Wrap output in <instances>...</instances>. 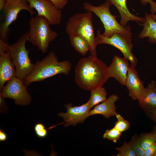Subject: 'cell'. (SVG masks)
Returning <instances> with one entry per match:
<instances>
[{
	"mask_svg": "<svg viewBox=\"0 0 156 156\" xmlns=\"http://www.w3.org/2000/svg\"><path fill=\"white\" fill-rule=\"evenodd\" d=\"M154 156H156V153L155 154V155Z\"/></svg>",
	"mask_w": 156,
	"mask_h": 156,
	"instance_id": "cell-37",
	"label": "cell"
},
{
	"mask_svg": "<svg viewBox=\"0 0 156 156\" xmlns=\"http://www.w3.org/2000/svg\"><path fill=\"white\" fill-rule=\"evenodd\" d=\"M129 142L137 156H144V150L141 145L139 136L135 134Z\"/></svg>",
	"mask_w": 156,
	"mask_h": 156,
	"instance_id": "cell-23",
	"label": "cell"
},
{
	"mask_svg": "<svg viewBox=\"0 0 156 156\" xmlns=\"http://www.w3.org/2000/svg\"><path fill=\"white\" fill-rule=\"evenodd\" d=\"M145 14L142 24L143 28L139 36L141 39L148 37V41L150 42L156 44V21L150 14L145 13Z\"/></svg>",
	"mask_w": 156,
	"mask_h": 156,
	"instance_id": "cell-18",
	"label": "cell"
},
{
	"mask_svg": "<svg viewBox=\"0 0 156 156\" xmlns=\"http://www.w3.org/2000/svg\"><path fill=\"white\" fill-rule=\"evenodd\" d=\"M156 153V142L144 150V156H154Z\"/></svg>",
	"mask_w": 156,
	"mask_h": 156,
	"instance_id": "cell-28",
	"label": "cell"
},
{
	"mask_svg": "<svg viewBox=\"0 0 156 156\" xmlns=\"http://www.w3.org/2000/svg\"><path fill=\"white\" fill-rule=\"evenodd\" d=\"M152 131L154 134L156 140V126H154L153 127Z\"/></svg>",
	"mask_w": 156,
	"mask_h": 156,
	"instance_id": "cell-35",
	"label": "cell"
},
{
	"mask_svg": "<svg viewBox=\"0 0 156 156\" xmlns=\"http://www.w3.org/2000/svg\"><path fill=\"white\" fill-rule=\"evenodd\" d=\"M109 0L119 11L121 16L120 24L123 26L126 27L127 22L130 21L144 22V18L137 16L130 12L126 4L127 0Z\"/></svg>",
	"mask_w": 156,
	"mask_h": 156,
	"instance_id": "cell-17",
	"label": "cell"
},
{
	"mask_svg": "<svg viewBox=\"0 0 156 156\" xmlns=\"http://www.w3.org/2000/svg\"><path fill=\"white\" fill-rule=\"evenodd\" d=\"M139 105L145 113L156 108V82L152 80L144 88L138 100Z\"/></svg>",
	"mask_w": 156,
	"mask_h": 156,
	"instance_id": "cell-15",
	"label": "cell"
},
{
	"mask_svg": "<svg viewBox=\"0 0 156 156\" xmlns=\"http://www.w3.org/2000/svg\"><path fill=\"white\" fill-rule=\"evenodd\" d=\"M27 11L31 16L37 13L31 8L27 0H6L3 12V20L0 25V39L7 43L9 34V26L17 18L22 10Z\"/></svg>",
	"mask_w": 156,
	"mask_h": 156,
	"instance_id": "cell-7",
	"label": "cell"
},
{
	"mask_svg": "<svg viewBox=\"0 0 156 156\" xmlns=\"http://www.w3.org/2000/svg\"><path fill=\"white\" fill-rule=\"evenodd\" d=\"M97 45L107 44L118 49L123 53L124 57L127 58L130 63V66L135 67L138 61L136 57L133 54V45L131 37L124 34L117 33L110 37L103 36L100 29L97 32L96 37Z\"/></svg>",
	"mask_w": 156,
	"mask_h": 156,
	"instance_id": "cell-8",
	"label": "cell"
},
{
	"mask_svg": "<svg viewBox=\"0 0 156 156\" xmlns=\"http://www.w3.org/2000/svg\"><path fill=\"white\" fill-rule=\"evenodd\" d=\"M119 98V97L116 94L111 95L105 101L96 105L93 109L90 110L89 116L100 114L106 118L116 116L118 113L116 111L115 103Z\"/></svg>",
	"mask_w": 156,
	"mask_h": 156,
	"instance_id": "cell-16",
	"label": "cell"
},
{
	"mask_svg": "<svg viewBox=\"0 0 156 156\" xmlns=\"http://www.w3.org/2000/svg\"><path fill=\"white\" fill-rule=\"evenodd\" d=\"M16 77V68L9 52L0 53V92H1L6 82Z\"/></svg>",
	"mask_w": 156,
	"mask_h": 156,
	"instance_id": "cell-14",
	"label": "cell"
},
{
	"mask_svg": "<svg viewBox=\"0 0 156 156\" xmlns=\"http://www.w3.org/2000/svg\"><path fill=\"white\" fill-rule=\"evenodd\" d=\"M27 88L23 80L16 77L7 82L0 92L4 98L14 99L15 104L25 106L29 105L32 99Z\"/></svg>",
	"mask_w": 156,
	"mask_h": 156,
	"instance_id": "cell-9",
	"label": "cell"
},
{
	"mask_svg": "<svg viewBox=\"0 0 156 156\" xmlns=\"http://www.w3.org/2000/svg\"><path fill=\"white\" fill-rule=\"evenodd\" d=\"M135 67L130 66L128 72L125 86L129 95L133 100H138L144 90V82L140 78Z\"/></svg>",
	"mask_w": 156,
	"mask_h": 156,
	"instance_id": "cell-13",
	"label": "cell"
},
{
	"mask_svg": "<svg viewBox=\"0 0 156 156\" xmlns=\"http://www.w3.org/2000/svg\"><path fill=\"white\" fill-rule=\"evenodd\" d=\"M146 114L151 120L156 123V108Z\"/></svg>",
	"mask_w": 156,
	"mask_h": 156,
	"instance_id": "cell-32",
	"label": "cell"
},
{
	"mask_svg": "<svg viewBox=\"0 0 156 156\" xmlns=\"http://www.w3.org/2000/svg\"><path fill=\"white\" fill-rule=\"evenodd\" d=\"M139 137L141 145L144 150L156 142L155 138L152 131L149 133H143Z\"/></svg>",
	"mask_w": 156,
	"mask_h": 156,
	"instance_id": "cell-21",
	"label": "cell"
},
{
	"mask_svg": "<svg viewBox=\"0 0 156 156\" xmlns=\"http://www.w3.org/2000/svg\"><path fill=\"white\" fill-rule=\"evenodd\" d=\"M140 2L143 5L149 3L151 5V12L152 13H156V2L152 0H140Z\"/></svg>",
	"mask_w": 156,
	"mask_h": 156,
	"instance_id": "cell-30",
	"label": "cell"
},
{
	"mask_svg": "<svg viewBox=\"0 0 156 156\" xmlns=\"http://www.w3.org/2000/svg\"><path fill=\"white\" fill-rule=\"evenodd\" d=\"M116 116L117 120L115 123L114 127L122 133L127 130L130 126L129 122L118 114Z\"/></svg>",
	"mask_w": 156,
	"mask_h": 156,
	"instance_id": "cell-24",
	"label": "cell"
},
{
	"mask_svg": "<svg viewBox=\"0 0 156 156\" xmlns=\"http://www.w3.org/2000/svg\"><path fill=\"white\" fill-rule=\"evenodd\" d=\"M4 98L0 92V111L1 113H6L8 110V108L6 104Z\"/></svg>",
	"mask_w": 156,
	"mask_h": 156,
	"instance_id": "cell-29",
	"label": "cell"
},
{
	"mask_svg": "<svg viewBox=\"0 0 156 156\" xmlns=\"http://www.w3.org/2000/svg\"><path fill=\"white\" fill-rule=\"evenodd\" d=\"M30 8L35 9L37 15L43 17L50 25H60L62 17L61 10L56 8L49 0H27Z\"/></svg>",
	"mask_w": 156,
	"mask_h": 156,
	"instance_id": "cell-10",
	"label": "cell"
},
{
	"mask_svg": "<svg viewBox=\"0 0 156 156\" xmlns=\"http://www.w3.org/2000/svg\"><path fill=\"white\" fill-rule=\"evenodd\" d=\"M122 133L114 127L106 130L103 135V138L116 143L120 139Z\"/></svg>",
	"mask_w": 156,
	"mask_h": 156,
	"instance_id": "cell-25",
	"label": "cell"
},
{
	"mask_svg": "<svg viewBox=\"0 0 156 156\" xmlns=\"http://www.w3.org/2000/svg\"><path fill=\"white\" fill-rule=\"evenodd\" d=\"M6 0H0V10L2 11L5 5Z\"/></svg>",
	"mask_w": 156,
	"mask_h": 156,
	"instance_id": "cell-34",
	"label": "cell"
},
{
	"mask_svg": "<svg viewBox=\"0 0 156 156\" xmlns=\"http://www.w3.org/2000/svg\"><path fill=\"white\" fill-rule=\"evenodd\" d=\"M28 37V32H26L16 42L8 46V52L16 68V77L23 81L31 73L35 66L29 58V51L25 47Z\"/></svg>",
	"mask_w": 156,
	"mask_h": 156,
	"instance_id": "cell-5",
	"label": "cell"
},
{
	"mask_svg": "<svg viewBox=\"0 0 156 156\" xmlns=\"http://www.w3.org/2000/svg\"><path fill=\"white\" fill-rule=\"evenodd\" d=\"M57 8L61 10L64 8L66 5L68 0H49Z\"/></svg>",
	"mask_w": 156,
	"mask_h": 156,
	"instance_id": "cell-27",
	"label": "cell"
},
{
	"mask_svg": "<svg viewBox=\"0 0 156 156\" xmlns=\"http://www.w3.org/2000/svg\"><path fill=\"white\" fill-rule=\"evenodd\" d=\"M90 92V97L89 100L90 109L100 103L104 102L107 99V92L103 87Z\"/></svg>",
	"mask_w": 156,
	"mask_h": 156,
	"instance_id": "cell-20",
	"label": "cell"
},
{
	"mask_svg": "<svg viewBox=\"0 0 156 156\" xmlns=\"http://www.w3.org/2000/svg\"><path fill=\"white\" fill-rule=\"evenodd\" d=\"M92 12L88 11L78 13L71 16L67 22L65 28L69 36L78 35L88 43L91 55L97 57V45L92 23Z\"/></svg>",
	"mask_w": 156,
	"mask_h": 156,
	"instance_id": "cell-3",
	"label": "cell"
},
{
	"mask_svg": "<svg viewBox=\"0 0 156 156\" xmlns=\"http://www.w3.org/2000/svg\"><path fill=\"white\" fill-rule=\"evenodd\" d=\"M69 38L72 46L82 55H86L89 51V47L88 43L81 36L75 35L69 36Z\"/></svg>",
	"mask_w": 156,
	"mask_h": 156,
	"instance_id": "cell-19",
	"label": "cell"
},
{
	"mask_svg": "<svg viewBox=\"0 0 156 156\" xmlns=\"http://www.w3.org/2000/svg\"><path fill=\"white\" fill-rule=\"evenodd\" d=\"M116 148L118 151V156H137L129 142L125 141L122 146L116 147Z\"/></svg>",
	"mask_w": 156,
	"mask_h": 156,
	"instance_id": "cell-22",
	"label": "cell"
},
{
	"mask_svg": "<svg viewBox=\"0 0 156 156\" xmlns=\"http://www.w3.org/2000/svg\"><path fill=\"white\" fill-rule=\"evenodd\" d=\"M111 5L109 0H107L98 6H93L87 2L84 3L83 8L88 11L94 13L100 18L105 28L104 32L102 34L103 36L110 37L114 34L119 33L131 37L130 26H123L116 21V16L110 12L109 7Z\"/></svg>",
	"mask_w": 156,
	"mask_h": 156,
	"instance_id": "cell-6",
	"label": "cell"
},
{
	"mask_svg": "<svg viewBox=\"0 0 156 156\" xmlns=\"http://www.w3.org/2000/svg\"><path fill=\"white\" fill-rule=\"evenodd\" d=\"M107 66L102 60L90 55L79 60L75 68V81L81 89L91 91L107 82Z\"/></svg>",
	"mask_w": 156,
	"mask_h": 156,
	"instance_id": "cell-1",
	"label": "cell"
},
{
	"mask_svg": "<svg viewBox=\"0 0 156 156\" xmlns=\"http://www.w3.org/2000/svg\"><path fill=\"white\" fill-rule=\"evenodd\" d=\"M150 15L151 17L155 21H156V14H155L154 13H152L150 14Z\"/></svg>",
	"mask_w": 156,
	"mask_h": 156,
	"instance_id": "cell-36",
	"label": "cell"
},
{
	"mask_svg": "<svg viewBox=\"0 0 156 156\" xmlns=\"http://www.w3.org/2000/svg\"><path fill=\"white\" fill-rule=\"evenodd\" d=\"M67 111L66 113L62 112L59 113L58 115L62 118L64 120L65 127L71 125L74 126L79 123H82L89 116L91 109L89 101L78 106H73L70 103L65 105Z\"/></svg>",
	"mask_w": 156,
	"mask_h": 156,
	"instance_id": "cell-11",
	"label": "cell"
},
{
	"mask_svg": "<svg viewBox=\"0 0 156 156\" xmlns=\"http://www.w3.org/2000/svg\"><path fill=\"white\" fill-rule=\"evenodd\" d=\"M8 136L6 133L2 129H0V142L6 141L7 139Z\"/></svg>",
	"mask_w": 156,
	"mask_h": 156,
	"instance_id": "cell-33",
	"label": "cell"
},
{
	"mask_svg": "<svg viewBox=\"0 0 156 156\" xmlns=\"http://www.w3.org/2000/svg\"><path fill=\"white\" fill-rule=\"evenodd\" d=\"M8 45L0 39V54L4 52H8Z\"/></svg>",
	"mask_w": 156,
	"mask_h": 156,
	"instance_id": "cell-31",
	"label": "cell"
},
{
	"mask_svg": "<svg viewBox=\"0 0 156 156\" xmlns=\"http://www.w3.org/2000/svg\"><path fill=\"white\" fill-rule=\"evenodd\" d=\"M30 74L23 80L27 87L35 82H40L59 74L67 75L71 69V64L68 60L59 62L57 56L52 51L41 61H36Z\"/></svg>",
	"mask_w": 156,
	"mask_h": 156,
	"instance_id": "cell-2",
	"label": "cell"
},
{
	"mask_svg": "<svg viewBox=\"0 0 156 156\" xmlns=\"http://www.w3.org/2000/svg\"><path fill=\"white\" fill-rule=\"evenodd\" d=\"M29 22L30 29L27 41L37 47L42 53H46L50 43L57 36V33L51 30L49 22L43 17L32 16Z\"/></svg>",
	"mask_w": 156,
	"mask_h": 156,
	"instance_id": "cell-4",
	"label": "cell"
},
{
	"mask_svg": "<svg viewBox=\"0 0 156 156\" xmlns=\"http://www.w3.org/2000/svg\"><path fill=\"white\" fill-rule=\"evenodd\" d=\"M35 132L38 137L44 138L46 137L48 134V129L45 125L41 123H38L34 126Z\"/></svg>",
	"mask_w": 156,
	"mask_h": 156,
	"instance_id": "cell-26",
	"label": "cell"
},
{
	"mask_svg": "<svg viewBox=\"0 0 156 156\" xmlns=\"http://www.w3.org/2000/svg\"><path fill=\"white\" fill-rule=\"evenodd\" d=\"M126 57L114 55L110 64L107 66L108 79L114 78L122 85H125L128 72L130 66Z\"/></svg>",
	"mask_w": 156,
	"mask_h": 156,
	"instance_id": "cell-12",
	"label": "cell"
}]
</instances>
